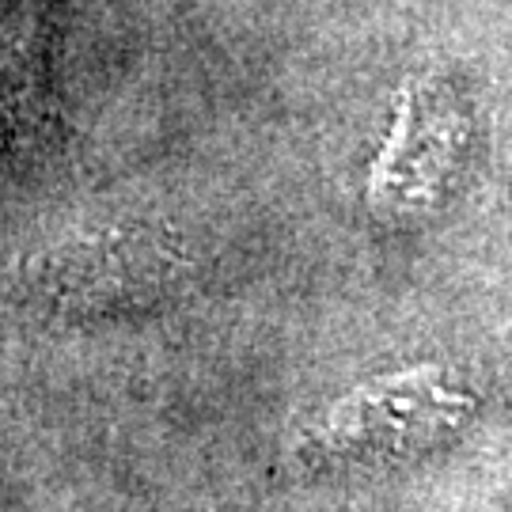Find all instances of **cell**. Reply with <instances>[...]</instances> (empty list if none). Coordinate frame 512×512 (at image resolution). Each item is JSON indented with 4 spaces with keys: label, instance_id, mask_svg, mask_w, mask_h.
Segmentation results:
<instances>
[{
    "label": "cell",
    "instance_id": "obj_1",
    "mask_svg": "<svg viewBox=\"0 0 512 512\" xmlns=\"http://www.w3.org/2000/svg\"><path fill=\"white\" fill-rule=\"evenodd\" d=\"M186 262L171 243L145 232L65 243L42 255H27L8 270L23 304L65 319H126L156 311L183 289Z\"/></svg>",
    "mask_w": 512,
    "mask_h": 512
},
{
    "label": "cell",
    "instance_id": "obj_2",
    "mask_svg": "<svg viewBox=\"0 0 512 512\" xmlns=\"http://www.w3.org/2000/svg\"><path fill=\"white\" fill-rule=\"evenodd\" d=\"M471 414L475 403L467 391L448 387L433 368H418L342 395L300 452L311 463H406L448 444Z\"/></svg>",
    "mask_w": 512,
    "mask_h": 512
}]
</instances>
